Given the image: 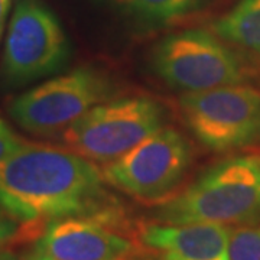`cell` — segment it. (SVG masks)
<instances>
[{
    "mask_svg": "<svg viewBox=\"0 0 260 260\" xmlns=\"http://www.w3.org/2000/svg\"><path fill=\"white\" fill-rule=\"evenodd\" d=\"M62 25L39 0H20L10 19L3 51V73L25 83L61 70L70 58Z\"/></svg>",
    "mask_w": 260,
    "mask_h": 260,
    "instance_id": "cell-8",
    "label": "cell"
},
{
    "mask_svg": "<svg viewBox=\"0 0 260 260\" xmlns=\"http://www.w3.org/2000/svg\"><path fill=\"white\" fill-rule=\"evenodd\" d=\"M192 150L182 133L162 127L103 169L106 184L142 201H160L182 182Z\"/></svg>",
    "mask_w": 260,
    "mask_h": 260,
    "instance_id": "cell-6",
    "label": "cell"
},
{
    "mask_svg": "<svg viewBox=\"0 0 260 260\" xmlns=\"http://www.w3.org/2000/svg\"><path fill=\"white\" fill-rule=\"evenodd\" d=\"M224 42L260 56V0H240L211 25Z\"/></svg>",
    "mask_w": 260,
    "mask_h": 260,
    "instance_id": "cell-11",
    "label": "cell"
},
{
    "mask_svg": "<svg viewBox=\"0 0 260 260\" xmlns=\"http://www.w3.org/2000/svg\"><path fill=\"white\" fill-rule=\"evenodd\" d=\"M112 81L93 68H77L23 93L10 106L20 127L34 135L64 132L93 107L110 100Z\"/></svg>",
    "mask_w": 260,
    "mask_h": 260,
    "instance_id": "cell-7",
    "label": "cell"
},
{
    "mask_svg": "<svg viewBox=\"0 0 260 260\" xmlns=\"http://www.w3.org/2000/svg\"><path fill=\"white\" fill-rule=\"evenodd\" d=\"M20 143L22 140L19 139L9 126L0 119V160H3L5 158H8L10 153H13Z\"/></svg>",
    "mask_w": 260,
    "mask_h": 260,
    "instance_id": "cell-14",
    "label": "cell"
},
{
    "mask_svg": "<svg viewBox=\"0 0 260 260\" xmlns=\"http://www.w3.org/2000/svg\"><path fill=\"white\" fill-rule=\"evenodd\" d=\"M10 2L12 0H0V37H2L3 26H5V20H6L8 12H9Z\"/></svg>",
    "mask_w": 260,
    "mask_h": 260,
    "instance_id": "cell-16",
    "label": "cell"
},
{
    "mask_svg": "<svg viewBox=\"0 0 260 260\" xmlns=\"http://www.w3.org/2000/svg\"><path fill=\"white\" fill-rule=\"evenodd\" d=\"M208 0H132L129 9L149 25H164L201 10Z\"/></svg>",
    "mask_w": 260,
    "mask_h": 260,
    "instance_id": "cell-12",
    "label": "cell"
},
{
    "mask_svg": "<svg viewBox=\"0 0 260 260\" xmlns=\"http://www.w3.org/2000/svg\"><path fill=\"white\" fill-rule=\"evenodd\" d=\"M0 260H15L13 257H10L8 254H0Z\"/></svg>",
    "mask_w": 260,
    "mask_h": 260,
    "instance_id": "cell-18",
    "label": "cell"
},
{
    "mask_svg": "<svg viewBox=\"0 0 260 260\" xmlns=\"http://www.w3.org/2000/svg\"><path fill=\"white\" fill-rule=\"evenodd\" d=\"M152 67L169 87L186 93L234 85L247 78L242 58L203 29L164 38L152 51Z\"/></svg>",
    "mask_w": 260,
    "mask_h": 260,
    "instance_id": "cell-4",
    "label": "cell"
},
{
    "mask_svg": "<svg viewBox=\"0 0 260 260\" xmlns=\"http://www.w3.org/2000/svg\"><path fill=\"white\" fill-rule=\"evenodd\" d=\"M140 244L150 260H230V230L213 223H146Z\"/></svg>",
    "mask_w": 260,
    "mask_h": 260,
    "instance_id": "cell-10",
    "label": "cell"
},
{
    "mask_svg": "<svg viewBox=\"0 0 260 260\" xmlns=\"http://www.w3.org/2000/svg\"><path fill=\"white\" fill-rule=\"evenodd\" d=\"M110 2L116 3V5H120V6H124L127 9H129L130 5H132V0H110Z\"/></svg>",
    "mask_w": 260,
    "mask_h": 260,
    "instance_id": "cell-17",
    "label": "cell"
},
{
    "mask_svg": "<svg viewBox=\"0 0 260 260\" xmlns=\"http://www.w3.org/2000/svg\"><path fill=\"white\" fill-rule=\"evenodd\" d=\"M103 172L68 148L20 143L0 160V210L18 223L120 213Z\"/></svg>",
    "mask_w": 260,
    "mask_h": 260,
    "instance_id": "cell-1",
    "label": "cell"
},
{
    "mask_svg": "<svg viewBox=\"0 0 260 260\" xmlns=\"http://www.w3.org/2000/svg\"><path fill=\"white\" fill-rule=\"evenodd\" d=\"M229 253L230 260H260V223L230 230Z\"/></svg>",
    "mask_w": 260,
    "mask_h": 260,
    "instance_id": "cell-13",
    "label": "cell"
},
{
    "mask_svg": "<svg viewBox=\"0 0 260 260\" xmlns=\"http://www.w3.org/2000/svg\"><path fill=\"white\" fill-rule=\"evenodd\" d=\"M19 236L18 221L0 210V247L12 243Z\"/></svg>",
    "mask_w": 260,
    "mask_h": 260,
    "instance_id": "cell-15",
    "label": "cell"
},
{
    "mask_svg": "<svg viewBox=\"0 0 260 260\" xmlns=\"http://www.w3.org/2000/svg\"><path fill=\"white\" fill-rule=\"evenodd\" d=\"M153 221L243 225L260 221V153L239 155L208 168L152 213Z\"/></svg>",
    "mask_w": 260,
    "mask_h": 260,
    "instance_id": "cell-2",
    "label": "cell"
},
{
    "mask_svg": "<svg viewBox=\"0 0 260 260\" xmlns=\"http://www.w3.org/2000/svg\"><path fill=\"white\" fill-rule=\"evenodd\" d=\"M165 110L148 97L107 100L62 132L65 148L95 162L109 164L164 127Z\"/></svg>",
    "mask_w": 260,
    "mask_h": 260,
    "instance_id": "cell-3",
    "label": "cell"
},
{
    "mask_svg": "<svg viewBox=\"0 0 260 260\" xmlns=\"http://www.w3.org/2000/svg\"><path fill=\"white\" fill-rule=\"evenodd\" d=\"M120 213L73 215L48 221L25 260H130L138 244L117 230Z\"/></svg>",
    "mask_w": 260,
    "mask_h": 260,
    "instance_id": "cell-9",
    "label": "cell"
},
{
    "mask_svg": "<svg viewBox=\"0 0 260 260\" xmlns=\"http://www.w3.org/2000/svg\"><path fill=\"white\" fill-rule=\"evenodd\" d=\"M186 127L213 152H232L260 142V90L225 85L179 99Z\"/></svg>",
    "mask_w": 260,
    "mask_h": 260,
    "instance_id": "cell-5",
    "label": "cell"
}]
</instances>
